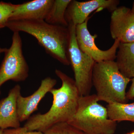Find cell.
Masks as SVG:
<instances>
[{"instance_id":"cell-8","label":"cell","mask_w":134,"mask_h":134,"mask_svg":"<svg viewBox=\"0 0 134 134\" xmlns=\"http://www.w3.org/2000/svg\"><path fill=\"white\" fill-rule=\"evenodd\" d=\"M118 0H91L85 2L72 1L66 10L67 22L76 25L81 24L88 18L89 15L96 10L107 9L112 12L118 8Z\"/></svg>"},{"instance_id":"cell-2","label":"cell","mask_w":134,"mask_h":134,"mask_svg":"<svg viewBox=\"0 0 134 134\" xmlns=\"http://www.w3.org/2000/svg\"><path fill=\"white\" fill-rule=\"evenodd\" d=\"M6 27L13 32H23L33 36L49 55L63 65H70L68 27L50 24L44 20L9 21Z\"/></svg>"},{"instance_id":"cell-3","label":"cell","mask_w":134,"mask_h":134,"mask_svg":"<svg viewBox=\"0 0 134 134\" xmlns=\"http://www.w3.org/2000/svg\"><path fill=\"white\" fill-rule=\"evenodd\" d=\"M131 79L120 72L114 61L96 62L92 75V85L98 101L108 104L126 103V89Z\"/></svg>"},{"instance_id":"cell-13","label":"cell","mask_w":134,"mask_h":134,"mask_svg":"<svg viewBox=\"0 0 134 134\" xmlns=\"http://www.w3.org/2000/svg\"><path fill=\"white\" fill-rule=\"evenodd\" d=\"M116 54V64L124 76L131 79L134 77V42L120 43Z\"/></svg>"},{"instance_id":"cell-19","label":"cell","mask_w":134,"mask_h":134,"mask_svg":"<svg viewBox=\"0 0 134 134\" xmlns=\"http://www.w3.org/2000/svg\"><path fill=\"white\" fill-rule=\"evenodd\" d=\"M132 83L129 90L126 93V97L127 100L134 98V77L132 79Z\"/></svg>"},{"instance_id":"cell-18","label":"cell","mask_w":134,"mask_h":134,"mask_svg":"<svg viewBox=\"0 0 134 134\" xmlns=\"http://www.w3.org/2000/svg\"><path fill=\"white\" fill-rule=\"evenodd\" d=\"M3 134H44L43 132L37 131H29L24 127L8 129L4 130Z\"/></svg>"},{"instance_id":"cell-1","label":"cell","mask_w":134,"mask_h":134,"mask_svg":"<svg viewBox=\"0 0 134 134\" xmlns=\"http://www.w3.org/2000/svg\"><path fill=\"white\" fill-rule=\"evenodd\" d=\"M55 74L61 80L62 86L50 91L53 103L47 112L32 115L27 120L24 127L29 131L44 133L56 124L68 122L76 112L81 96L74 79L60 70L55 69Z\"/></svg>"},{"instance_id":"cell-22","label":"cell","mask_w":134,"mask_h":134,"mask_svg":"<svg viewBox=\"0 0 134 134\" xmlns=\"http://www.w3.org/2000/svg\"><path fill=\"white\" fill-rule=\"evenodd\" d=\"M125 134H134V130L131 131V132H128L126 133Z\"/></svg>"},{"instance_id":"cell-10","label":"cell","mask_w":134,"mask_h":134,"mask_svg":"<svg viewBox=\"0 0 134 134\" xmlns=\"http://www.w3.org/2000/svg\"><path fill=\"white\" fill-rule=\"evenodd\" d=\"M57 83L56 79L47 77L41 81L38 89L31 95L24 97L20 94L17 100L18 114L20 122L27 120L34 112L38 110L39 104L47 93Z\"/></svg>"},{"instance_id":"cell-12","label":"cell","mask_w":134,"mask_h":134,"mask_svg":"<svg viewBox=\"0 0 134 134\" xmlns=\"http://www.w3.org/2000/svg\"><path fill=\"white\" fill-rule=\"evenodd\" d=\"M54 0H34L18 4L9 21L45 20Z\"/></svg>"},{"instance_id":"cell-16","label":"cell","mask_w":134,"mask_h":134,"mask_svg":"<svg viewBox=\"0 0 134 134\" xmlns=\"http://www.w3.org/2000/svg\"><path fill=\"white\" fill-rule=\"evenodd\" d=\"M44 134H86L67 122H61L54 125Z\"/></svg>"},{"instance_id":"cell-4","label":"cell","mask_w":134,"mask_h":134,"mask_svg":"<svg viewBox=\"0 0 134 134\" xmlns=\"http://www.w3.org/2000/svg\"><path fill=\"white\" fill-rule=\"evenodd\" d=\"M98 101L96 94L81 96L76 112L68 123L86 134H114L117 122L109 119L107 109Z\"/></svg>"},{"instance_id":"cell-20","label":"cell","mask_w":134,"mask_h":134,"mask_svg":"<svg viewBox=\"0 0 134 134\" xmlns=\"http://www.w3.org/2000/svg\"><path fill=\"white\" fill-rule=\"evenodd\" d=\"M8 48H2L0 47V56H1V54L2 53H5L6 51L7 50Z\"/></svg>"},{"instance_id":"cell-14","label":"cell","mask_w":134,"mask_h":134,"mask_svg":"<svg viewBox=\"0 0 134 134\" xmlns=\"http://www.w3.org/2000/svg\"><path fill=\"white\" fill-rule=\"evenodd\" d=\"M106 108L110 120L116 122L127 121L134 122V102L130 104L110 103Z\"/></svg>"},{"instance_id":"cell-9","label":"cell","mask_w":134,"mask_h":134,"mask_svg":"<svg viewBox=\"0 0 134 134\" xmlns=\"http://www.w3.org/2000/svg\"><path fill=\"white\" fill-rule=\"evenodd\" d=\"M110 31L112 38L120 43L134 42V14L131 9L122 6L112 12Z\"/></svg>"},{"instance_id":"cell-17","label":"cell","mask_w":134,"mask_h":134,"mask_svg":"<svg viewBox=\"0 0 134 134\" xmlns=\"http://www.w3.org/2000/svg\"><path fill=\"white\" fill-rule=\"evenodd\" d=\"M17 5L0 2V30L6 27V24Z\"/></svg>"},{"instance_id":"cell-23","label":"cell","mask_w":134,"mask_h":134,"mask_svg":"<svg viewBox=\"0 0 134 134\" xmlns=\"http://www.w3.org/2000/svg\"><path fill=\"white\" fill-rule=\"evenodd\" d=\"M3 130L0 128V134H3Z\"/></svg>"},{"instance_id":"cell-6","label":"cell","mask_w":134,"mask_h":134,"mask_svg":"<svg viewBox=\"0 0 134 134\" xmlns=\"http://www.w3.org/2000/svg\"><path fill=\"white\" fill-rule=\"evenodd\" d=\"M4 53L0 66V94L1 87L6 82L24 81L29 75V66L23 53L19 32H14L11 46Z\"/></svg>"},{"instance_id":"cell-15","label":"cell","mask_w":134,"mask_h":134,"mask_svg":"<svg viewBox=\"0 0 134 134\" xmlns=\"http://www.w3.org/2000/svg\"><path fill=\"white\" fill-rule=\"evenodd\" d=\"M72 0H54L44 21L50 24L68 27L65 17L66 10Z\"/></svg>"},{"instance_id":"cell-11","label":"cell","mask_w":134,"mask_h":134,"mask_svg":"<svg viewBox=\"0 0 134 134\" xmlns=\"http://www.w3.org/2000/svg\"><path fill=\"white\" fill-rule=\"evenodd\" d=\"M21 89L16 85L9 91L7 97L0 100V128L3 130L20 127L17 100Z\"/></svg>"},{"instance_id":"cell-7","label":"cell","mask_w":134,"mask_h":134,"mask_svg":"<svg viewBox=\"0 0 134 134\" xmlns=\"http://www.w3.org/2000/svg\"><path fill=\"white\" fill-rule=\"evenodd\" d=\"M88 19L89 18L83 23L76 25V38L79 49L96 62L114 61L116 59V52L120 45V41L115 40L113 44L109 49L100 50L96 45L95 42L97 35L95 34L92 36L88 30L87 24Z\"/></svg>"},{"instance_id":"cell-21","label":"cell","mask_w":134,"mask_h":134,"mask_svg":"<svg viewBox=\"0 0 134 134\" xmlns=\"http://www.w3.org/2000/svg\"><path fill=\"white\" fill-rule=\"evenodd\" d=\"M131 10H132V12H133V14H134V1L133 3V6H132V8Z\"/></svg>"},{"instance_id":"cell-5","label":"cell","mask_w":134,"mask_h":134,"mask_svg":"<svg viewBox=\"0 0 134 134\" xmlns=\"http://www.w3.org/2000/svg\"><path fill=\"white\" fill-rule=\"evenodd\" d=\"M76 25L69 23L70 40L69 55L74 72L75 81L81 96L90 95L92 88V75L96 62L79 49L76 38Z\"/></svg>"}]
</instances>
